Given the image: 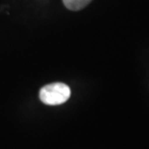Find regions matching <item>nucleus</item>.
I'll return each instance as SVG.
<instances>
[{
    "label": "nucleus",
    "instance_id": "nucleus-1",
    "mask_svg": "<svg viewBox=\"0 0 149 149\" xmlns=\"http://www.w3.org/2000/svg\"><path fill=\"white\" fill-rule=\"evenodd\" d=\"M70 88L64 83L46 85L40 91V99L45 105L57 106L66 102L70 97Z\"/></svg>",
    "mask_w": 149,
    "mask_h": 149
},
{
    "label": "nucleus",
    "instance_id": "nucleus-2",
    "mask_svg": "<svg viewBox=\"0 0 149 149\" xmlns=\"http://www.w3.org/2000/svg\"><path fill=\"white\" fill-rule=\"evenodd\" d=\"M63 2L68 10L79 11L84 9L88 4H90L91 0H63Z\"/></svg>",
    "mask_w": 149,
    "mask_h": 149
}]
</instances>
